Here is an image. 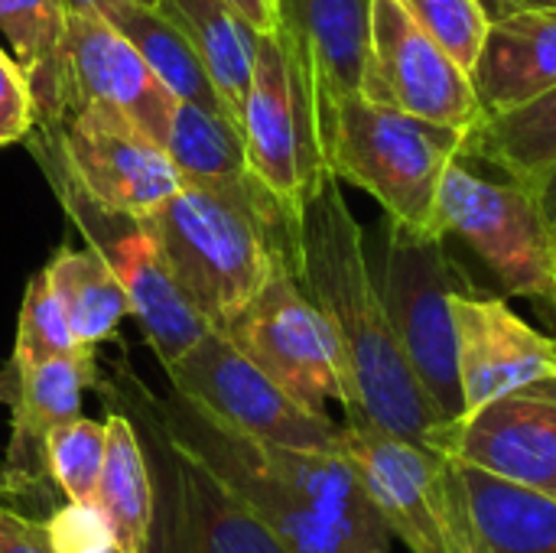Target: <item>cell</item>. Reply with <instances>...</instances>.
<instances>
[{
  "label": "cell",
  "mask_w": 556,
  "mask_h": 553,
  "mask_svg": "<svg viewBox=\"0 0 556 553\" xmlns=\"http://www.w3.org/2000/svg\"><path fill=\"white\" fill-rule=\"evenodd\" d=\"M150 417L287 553H394L388 525L339 453L251 440L176 391L166 401H153Z\"/></svg>",
  "instance_id": "obj_1"
},
{
  "label": "cell",
  "mask_w": 556,
  "mask_h": 553,
  "mask_svg": "<svg viewBox=\"0 0 556 553\" xmlns=\"http://www.w3.org/2000/svg\"><path fill=\"white\" fill-rule=\"evenodd\" d=\"M296 280L332 326L352 388L349 424L430 447L446 424L420 385L375 287L365 231L332 173L303 199L296 215Z\"/></svg>",
  "instance_id": "obj_2"
},
{
  "label": "cell",
  "mask_w": 556,
  "mask_h": 553,
  "mask_svg": "<svg viewBox=\"0 0 556 553\" xmlns=\"http://www.w3.org/2000/svg\"><path fill=\"white\" fill-rule=\"evenodd\" d=\"M166 271L208 326L241 310L280 267L296 274V212L254 173L182 183L140 215Z\"/></svg>",
  "instance_id": "obj_3"
},
{
  "label": "cell",
  "mask_w": 556,
  "mask_h": 553,
  "mask_svg": "<svg viewBox=\"0 0 556 553\" xmlns=\"http://www.w3.org/2000/svg\"><path fill=\"white\" fill-rule=\"evenodd\" d=\"M463 137L466 130L378 104L362 91L336 98L319 121L326 169L368 192L384 215L430 231H443L437 225L440 179L463 156Z\"/></svg>",
  "instance_id": "obj_4"
},
{
  "label": "cell",
  "mask_w": 556,
  "mask_h": 553,
  "mask_svg": "<svg viewBox=\"0 0 556 553\" xmlns=\"http://www.w3.org/2000/svg\"><path fill=\"white\" fill-rule=\"evenodd\" d=\"M365 257L388 319L443 420L463 417L453 297L472 290L446 251V231L414 228L381 215L365 235Z\"/></svg>",
  "instance_id": "obj_5"
},
{
  "label": "cell",
  "mask_w": 556,
  "mask_h": 553,
  "mask_svg": "<svg viewBox=\"0 0 556 553\" xmlns=\"http://www.w3.org/2000/svg\"><path fill=\"white\" fill-rule=\"evenodd\" d=\"M339 456L407 551L476 553L469 495L453 456L365 424H342Z\"/></svg>",
  "instance_id": "obj_6"
},
{
  "label": "cell",
  "mask_w": 556,
  "mask_h": 553,
  "mask_svg": "<svg viewBox=\"0 0 556 553\" xmlns=\"http://www.w3.org/2000/svg\"><path fill=\"white\" fill-rule=\"evenodd\" d=\"M33 156L39 160L49 186L55 189L62 209L68 218L78 225L85 241L111 264V271L121 277L127 300H130V316L137 319L147 345L160 359L163 372L176 365L212 326L205 316L186 300V293L176 287L173 274L163 264V254L150 231L143 228L140 215L117 212L91 199L59 163L52 143L33 127L26 137Z\"/></svg>",
  "instance_id": "obj_7"
},
{
  "label": "cell",
  "mask_w": 556,
  "mask_h": 553,
  "mask_svg": "<svg viewBox=\"0 0 556 553\" xmlns=\"http://www.w3.org/2000/svg\"><path fill=\"white\" fill-rule=\"evenodd\" d=\"M437 225L469 241L495 271L511 297L551 306L556 280V231L525 183H505L476 173L456 156L437 196Z\"/></svg>",
  "instance_id": "obj_8"
},
{
  "label": "cell",
  "mask_w": 556,
  "mask_h": 553,
  "mask_svg": "<svg viewBox=\"0 0 556 553\" xmlns=\"http://www.w3.org/2000/svg\"><path fill=\"white\" fill-rule=\"evenodd\" d=\"M212 329L231 339L300 404L323 414L329 401H339L342 411L352 407L339 339L290 267L274 271V277L241 310Z\"/></svg>",
  "instance_id": "obj_9"
},
{
  "label": "cell",
  "mask_w": 556,
  "mask_h": 553,
  "mask_svg": "<svg viewBox=\"0 0 556 553\" xmlns=\"http://www.w3.org/2000/svg\"><path fill=\"white\" fill-rule=\"evenodd\" d=\"M166 378L189 404L251 440L339 453L342 424L287 394L218 329H208L176 365H169Z\"/></svg>",
  "instance_id": "obj_10"
},
{
  "label": "cell",
  "mask_w": 556,
  "mask_h": 553,
  "mask_svg": "<svg viewBox=\"0 0 556 553\" xmlns=\"http://www.w3.org/2000/svg\"><path fill=\"white\" fill-rule=\"evenodd\" d=\"M241 130L248 169L300 215L303 199L329 169L323 160L313 88L277 33H261L251 88L241 108Z\"/></svg>",
  "instance_id": "obj_11"
},
{
  "label": "cell",
  "mask_w": 556,
  "mask_h": 553,
  "mask_svg": "<svg viewBox=\"0 0 556 553\" xmlns=\"http://www.w3.org/2000/svg\"><path fill=\"white\" fill-rule=\"evenodd\" d=\"M362 95L456 130H469L485 117L472 75L414 20L401 0H371Z\"/></svg>",
  "instance_id": "obj_12"
},
{
  "label": "cell",
  "mask_w": 556,
  "mask_h": 553,
  "mask_svg": "<svg viewBox=\"0 0 556 553\" xmlns=\"http://www.w3.org/2000/svg\"><path fill=\"white\" fill-rule=\"evenodd\" d=\"M179 98L153 75L127 36L101 13H65L55 121L72 111H104L166 143ZM49 127V124H36Z\"/></svg>",
  "instance_id": "obj_13"
},
{
  "label": "cell",
  "mask_w": 556,
  "mask_h": 553,
  "mask_svg": "<svg viewBox=\"0 0 556 553\" xmlns=\"http://www.w3.org/2000/svg\"><path fill=\"white\" fill-rule=\"evenodd\" d=\"M36 130L52 143L68 176L108 209L147 215L182 186L166 147L124 117L72 111Z\"/></svg>",
  "instance_id": "obj_14"
},
{
  "label": "cell",
  "mask_w": 556,
  "mask_h": 553,
  "mask_svg": "<svg viewBox=\"0 0 556 553\" xmlns=\"http://www.w3.org/2000/svg\"><path fill=\"white\" fill-rule=\"evenodd\" d=\"M98 359L91 349L75 355L49 359L39 365L7 362L0 368V404L10 407V447L0 463V495L49 505L59 495L46 440L55 427L81 417V401L88 388H98Z\"/></svg>",
  "instance_id": "obj_15"
},
{
  "label": "cell",
  "mask_w": 556,
  "mask_h": 553,
  "mask_svg": "<svg viewBox=\"0 0 556 553\" xmlns=\"http://www.w3.org/2000/svg\"><path fill=\"white\" fill-rule=\"evenodd\" d=\"M430 450L515 486L556 495V378L443 424Z\"/></svg>",
  "instance_id": "obj_16"
},
{
  "label": "cell",
  "mask_w": 556,
  "mask_h": 553,
  "mask_svg": "<svg viewBox=\"0 0 556 553\" xmlns=\"http://www.w3.org/2000/svg\"><path fill=\"white\" fill-rule=\"evenodd\" d=\"M160 447L156 525L150 553H287L267 528L218 486L195 460L179 453L153 424Z\"/></svg>",
  "instance_id": "obj_17"
},
{
  "label": "cell",
  "mask_w": 556,
  "mask_h": 553,
  "mask_svg": "<svg viewBox=\"0 0 556 553\" xmlns=\"http://www.w3.org/2000/svg\"><path fill=\"white\" fill-rule=\"evenodd\" d=\"M463 414L556 378V339L525 323L505 300H489L472 290L453 297Z\"/></svg>",
  "instance_id": "obj_18"
},
{
  "label": "cell",
  "mask_w": 556,
  "mask_h": 553,
  "mask_svg": "<svg viewBox=\"0 0 556 553\" xmlns=\"http://www.w3.org/2000/svg\"><path fill=\"white\" fill-rule=\"evenodd\" d=\"M274 33L306 72L319 121L336 98L362 91L371 0H277Z\"/></svg>",
  "instance_id": "obj_19"
},
{
  "label": "cell",
  "mask_w": 556,
  "mask_h": 553,
  "mask_svg": "<svg viewBox=\"0 0 556 553\" xmlns=\"http://www.w3.org/2000/svg\"><path fill=\"white\" fill-rule=\"evenodd\" d=\"M472 85L485 114L515 111L556 88V7L492 16Z\"/></svg>",
  "instance_id": "obj_20"
},
{
  "label": "cell",
  "mask_w": 556,
  "mask_h": 553,
  "mask_svg": "<svg viewBox=\"0 0 556 553\" xmlns=\"http://www.w3.org/2000/svg\"><path fill=\"white\" fill-rule=\"evenodd\" d=\"M104 427L108 447L94 505L111 528L114 553H150L156 525V489L143 437L134 417L121 411H114Z\"/></svg>",
  "instance_id": "obj_21"
},
{
  "label": "cell",
  "mask_w": 556,
  "mask_h": 553,
  "mask_svg": "<svg viewBox=\"0 0 556 553\" xmlns=\"http://www.w3.org/2000/svg\"><path fill=\"white\" fill-rule=\"evenodd\" d=\"M156 7L182 29L222 104L241 121L261 33L228 0H156Z\"/></svg>",
  "instance_id": "obj_22"
},
{
  "label": "cell",
  "mask_w": 556,
  "mask_h": 553,
  "mask_svg": "<svg viewBox=\"0 0 556 553\" xmlns=\"http://www.w3.org/2000/svg\"><path fill=\"white\" fill-rule=\"evenodd\" d=\"M476 553H556V495H544L459 463Z\"/></svg>",
  "instance_id": "obj_23"
},
{
  "label": "cell",
  "mask_w": 556,
  "mask_h": 553,
  "mask_svg": "<svg viewBox=\"0 0 556 553\" xmlns=\"http://www.w3.org/2000/svg\"><path fill=\"white\" fill-rule=\"evenodd\" d=\"M42 271L81 349L114 339L121 319L130 316V300L121 277L91 244H62Z\"/></svg>",
  "instance_id": "obj_24"
},
{
  "label": "cell",
  "mask_w": 556,
  "mask_h": 553,
  "mask_svg": "<svg viewBox=\"0 0 556 553\" xmlns=\"http://www.w3.org/2000/svg\"><path fill=\"white\" fill-rule=\"evenodd\" d=\"M463 156L534 186L556 166V88L502 114H485L463 137Z\"/></svg>",
  "instance_id": "obj_25"
},
{
  "label": "cell",
  "mask_w": 556,
  "mask_h": 553,
  "mask_svg": "<svg viewBox=\"0 0 556 553\" xmlns=\"http://www.w3.org/2000/svg\"><path fill=\"white\" fill-rule=\"evenodd\" d=\"M98 13L127 36V42L143 55V62L153 68V75L179 101H192V104H202V108L228 111L222 104L208 72L202 68L195 49L189 46L182 29L156 3H104Z\"/></svg>",
  "instance_id": "obj_26"
},
{
  "label": "cell",
  "mask_w": 556,
  "mask_h": 553,
  "mask_svg": "<svg viewBox=\"0 0 556 553\" xmlns=\"http://www.w3.org/2000/svg\"><path fill=\"white\" fill-rule=\"evenodd\" d=\"M65 36L62 0H0V42L26 72L36 124H52Z\"/></svg>",
  "instance_id": "obj_27"
},
{
  "label": "cell",
  "mask_w": 556,
  "mask_h": 553,
  "mask_svg": "<svg viewBox=\"0 0 556 553\" xmlns=\"http://www.w3.org/2000/svg\"><path fill=\"white\" fill-rule=\"evenodd\" d=\"M163 147L182 183H225L251 173L241 121L228 111L179 101Z\"/></svg>",
  "instance_id": "obj_28"
},
{
  "label": "cell",
  "mask_w": 556,
  "mask_h": 553,
  "mask_svg": "<svg viewBox=\"0 0 556 553\" xmlns=\"http://www.w3.org/2000/svg\"><path fill=\"white\" fill-rule=\"evenodd\" d=\"M108 427L88 417H75L55 427L46 440L49 476L65 502H94L101 466H104Z\"/></svg>",
  "instance_id": "obj_29"
},
{
  "label": "cell",
  "mask_w": 556,
  "mask_h": 553,
  "mask_svg": "<svg viewBox=\"0 0 556 553\" xmlns=\"http://www.w3.org/2000/svg\"><path fill=\"white\" fill-rule=\"evenodd\" d=\"M81 352V345L75 342L68 319L49 287L46 271H39L23 293V306H20V323H16V342H13V362L23 365H39L49 359H62V355H75ZM94 352V349H91Z\"/></svg>",
  "instance_id": "obj_30"
},
{
  "label": "cell",
  "mask_w": 556,
  "mask_h": 553,
  "mask_svg": "<svg viewBox=\"0 0 556 553\" xmlns=\"http://www.w3.org/2000/svg\"><path fill=\"white\" fill-rule=\"evenodd\" d=\"M414 20L472 75L492 13L482 0H401Z\"/></svg>",
  "instance_id": "obj_31"
},
{
  "label": "cell",
  "mask_w": 556,
  "mask_h": 553,
  "mask_svg": "<svg viewBox=\"0 0 556 553\" xmlns=\"http://www.w3.org/2000/svg\"><path fill=\"white\" fill-rule=\"evenodd\" d=\"M42 528L55 553H114L111 528L94 502H65L52 508L49 518H42Z\"/></svg>",
  "instance_id": "obj_32"
},
{
  "label": "cell",
  "mask_w": 556,
  "mask_h": 553,
  "mask_svg": "<svg viewBox=\"0 0 556 553\" xmlns=\"http://www.w3.org/2000/svg\"><path fill=\"white\" fill-rule=\"evenodd\" d=\"M36 127V104L20 62L0 42V147L20 143Z\"/></svg>",
  "instance_id": "obj_33"
},
{
  "label": "cell",
  "mask_w": 556,
  "mask_h": 553,
  "mask_svg": "<svg viewBox=\"0 0 556 553\" xmlns=\"http://www.w3.org/2000/svg\"><path fill=\"white\" fill-rule=\"evenodd\" d=\"M0 553H55L42 518H29L0 502Z\"/></svg>",
  "instance_id": "obj_34"
},
{
  "label": "cell",
  "mask_w": 556,
  "mask_h": 553,
  "mask_svg": "<svg viewBox=\"0 0 556 553\" xmlns=\"http://www.w3.org/2000/svg\"><path fill=\"white\" fill-rule=\"evenodd\" d=\"M257 33L277 29V0H228Z\"/></svg>",
  "instance_id": "obj_35"
},
{
  "label": "cell",
  "mask_w": 556,
  "mask_h": 553,
  "mask_svg": "<svg viewBox=\"0 0 556 553\" xmlns=\"http://www.w3.org/2000/svg\"><path fill=\"white\" fill-rule=\"evenodd\" d=\"M531 192H534V199H538V205L544 209V215H547V222L554 225L556 231V166H551L534 186H528Z\"/></svg>",
  "instance_id": "obj_36"
},
{
  "label": "cell",
  "mask_w": 556,
  "mask_h": 553,
  "mask_svg": "<svg viewBox=\"0 0 556 553\" xmlns=\"http://www.w3.org/2000/svg\"><path fill=\"white\" fill-rule=\"evenodd\" d=\"M104 3H156V0H62L65 13H98Z\"/></svg>",
  "instance_id": "obj_37"
},
{
  "label": "cell",
  "mask_w": 556,
  "mask_h": 553,
  "mask_svg": "<svg viewBox=\"0 0 556 553\" xmlns=\"http://www.w3.org/2000/svg\"><path fill=\"white\" fill-rule=\"evenodd\" d=\"M508 10H538V7H556V0H502Z\"/></svg>",
  "instance_id": "obj_38"
},
{
  "label": "cell",
  "mask_w": 556,
  "mask_h": 553,
  "mask_svg": "<svg viewBox=\"0 0 556 553\" xmlns=\"http://www.w3.org/2000/svg\"><path fill=\"white\" fill-rule=\"evenodd\" d=\"M482 3L489 7V13H492V16H498V13H505V10H508V7H505L502 0H482Z\"/></svg>",
  "instance_id": "obj_39"
},
{
  "label": "cell",
  "mask_w": 556,
  "mask_h": 553,
  "mask_svg": "<svg viewBox=\"0 0 556 553\" xmlns=\"http://www.w3.org/2000/svg\"><path fill=\"white\" fill-rule=\"evenodd\" d=\"M551 313H554V323H556V280H554V300H551Z\"/></svg>",
  "instance_id": "obj_40"
}]
</instances>
